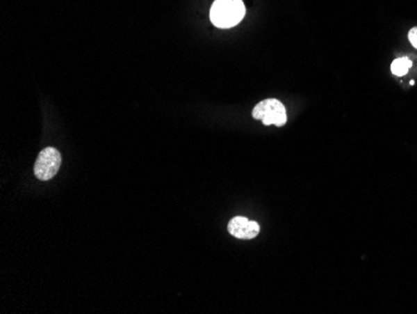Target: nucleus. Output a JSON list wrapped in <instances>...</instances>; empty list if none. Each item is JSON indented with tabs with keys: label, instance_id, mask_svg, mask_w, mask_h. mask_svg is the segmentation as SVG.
Segmentation results:
<instances>
[{
	"label": "nucleus",
	"instance_id": "nucleus-1",
	"mask_svg": "<svg viewBox=\"0 0 417 314\" xmlns=\"http://www.w3.org/2000/svg\"><path fill=\"white\" fill-rule=\"evenodd\" d=\"M245 6L241 0H215L210 9V20L218 28H233L245 17Z\"/></svg>",
	"mask_w": 417,
	"mask_h": 314
},
{
	"label": "nucleus",
	"instance_id": "nucleus-2",
	"mask_svg": "<svg viewBox=\"0 0 417 314\" xmlns=\"http://www.w3.org/2000/svg\"><path fill=\"white\" fill-rule=\"evenodd\" d=\"M252 117L256 120H263L265 125L282 127L288 120L286 109L277 99H266L260 102L252 111Z\"/></svg>",
	"mask_w": 417,
	"mask_h": 314
},
{
	"label": "nucleus",
	"instance_id": "nucleus-3",
	"mask_svg": "<svg viewBox=\"0 0 417 314\" xmlns=\"http://www.w3.org/2000/svg\"><path fill=\"white\" fill-rule=\"evenodd\" d=\"M62 164V155L56 148H45L38 157L34 174L40 180H49L56 175Z\"/></svg>",
	"mask_w": 417,
	"mask_h": 314
},
{
	"label": "nucleus",
	"instance_id": "nucleus-4",
	"mask_svg": "<svg viewBox=\"0 0 417 314\" xmlns=\"http://www.w3.org/2000/svg\"><path fill=\"white\" fill-rule=\"evenodd\" d=\"M229 233L239 240H252L260 233L258 222L249 221L245 217H235L227 224Z\"/></svg>",
	"mask_w": 417,
	"mask_h": 314
},
{
	"label": "nucleus",
	"instance_id": "nucleus-5",
	"mask_svg": "<svg viewBox=\"0 0 417 314\" xmlns=\"http://www.w3.org/2000/svg\"><path fill=\"white\" fill-rule=\"evenodd\" d=\"M412 62L409 58H399V59H395L393 64H391V72L393 74L398 75V77H402L407 73V70L411 68Z\"/></svg>",
	"mask_w": 417,
	"mask_h": 314
},
{
	"label": "nucleus",
	"instance_id": "nucleus-6",
	"mask_svg": "<svg viewBox=\"0 0 417 314\" xmlns=\"http://www.w3.org/2000/svg\"><path fill=\"white\" fill-rule=\"evenodd\" d=\"M409 40L412 44V47L417 49V26L412 28L411 31H409Z\"/></svg>",
	"mask_w": 417,
	"mask_h": 314
}]
</instances>
